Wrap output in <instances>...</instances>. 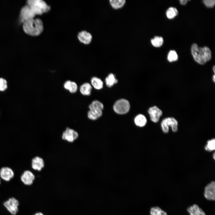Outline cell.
<instances>
[{
    "label": "cell",
    "mask_w": 215,
    "mask_h": 215,
    "mask_svg": "<svg viewBox=\"0 0 215 215\" xmlns=\"http://www.w3.org/2000/svg\"><path fill=\"white\" fill-rule=\"evenodd\" d=\"M35 179V175L29 170L24 171L21 177L22 181L24 184L28 185H31Z\"/></svg>",
    "instance_id": "12"
},
{
    "label": "cell",
    "mask_w": 215,
    "mask_h": 215,
    "mask_svg": "<svg viewBox=\"0 0 215 215\" xmlns=\"http://www.w3.org/2000/svg\"><path fill=\"white\" fill-rule=\"evenodd\" d=\"M150 120L153 122H158L161 117L162 116L163 112L161 109L156 106L150 107L148 110Z\"/></svg>",
    "instance_id": "8"
},
{
    "label": "cell",
    "mask_w": 215,
    "mask_h": 215,
    "mask_svg": "<svg viewBox=\"0 0 215 215\" xmlns=\"http://www.w3.org/2000/svg\"><path fill=\"white\" fill-rule=\"evenodd\" d=\"M78 39L82 43L88 44H90L92 39L91 35L89 33L83 31L79 33L78 35Z\"/></svg>",
    "instance_id": "14"
},
{
    "label": "cell",
    "mask_w": 215,
    "mask_h": 215,
    "mask_svg": "<svg viewBox=\"0 0 215 215\" xmlns=\"http://www.w3.org/2000/svg\"><path fill=\"white\" fill-rule=\"evenodd\" d=\"M36 15L31 8L27 5L23 7L20 12V18L22 21L34 18Z\"/></svg>",
    "instance_id": "10"
},
{
    "label": "cell",
    "mask_w": 215,
    "mask_h": 215,
    "mask_svg": "<svg viewBox=\"0 0 215 215\" xmlns=\"http://www.w3.org/2000/svg\"><path fill=\"white\" fill-rule=\"evenodd\" d=\"M213 70L214 72V73L215 74V66L214 65L213 67Z\"/></svg>",
    "instance_id": "34"
},
{
    "label": "cell",
    "mask_w": 215,
    "mask_h": 215,
    "mask_svg": "<svg viewBox=\"0 0 215 215\" xmlns=\"http://www.w3.org/2000/svg\"><path fill=\"white\" fill-rule=\"evenodd\" d=\"M151 42L153 46L156 47H159L162 44L163 40L161 37L156 36L151 39Z\"/></svg>",
    "instance_id": "27"
},
{
    "label": "cell",
    "mask_w": 215,
    "mask_h": 215,
    "mask_svg": "<svg viewBox=\"0 0 215 215\" xmlns=\"http://www.w3.org/2000/svg\"><path fill=\"white\" fill-rule=\"evenodd\" d=\"M213 158L214 159V160L215 159V153L214 152L213 154Z\"/></svg>",
    "instance_id": "35"
},
{
    "label": "cell",
    "mask_w": 215,
    "mask_h": 215,
    "mask_svg": "<svg viewBox=\"0 0 215 215\" xmlns=\"http://www.w3.org/2000/svg\"><path fill=\"white\" fill-rule=\"evenodd\" d=\"M110 2L113 8L115 9H118L123 6L125 3V0H110Z\"/></svg>",
    "instance_id": "24"
},
{
    "label": "cell",
    "mask_w": 215,
    "mask_h": 215,
    "mask_svg": "<svg viewBox=\"0 0 215 215\" xmlns=\"http://www.w3.org/2000/svg\"><path fill=\"white\" fill-rule=\"evenodd\" d=\"M180 3L182 5H185L187 2V0H181L179 1Z\"/></svg>",
    "instance_id": "31"
},
{
    "label": "cell",
    "mask_w": 215,
    "mask_h": 215,
    "mask_svg": "<svg viewBox=\"0 0 215 215\" xmlns=\"http://www.w3.org/2000/svg\"><path fill=\"white\" fill-rule=\"evenodd\" d=\"M205 150L208 152H212L215 149V139L212 138L208 140L204 147Z\"/></svg>",
    "instance_id": "23"
},
{
    "label": "cell",
    "mask_w": 215,
    "mask_h": 215,
    "mask_svg": "<svg viewBox=\"0 0 215 215\" xmlns=\"http://www.w3.org/2000/svg\"><path fill=\"white\" fill-rule=\"evenodd\" d=\"M134 122L136 126L139 127H143L146 124L147 119L144 115L139 114L135 118Z\"/></svg>",
    "instance_id": "19"
},
{
    "label": "cell",
    "mask_w": 215,
    "mask_h": 215,
    "mask_svg": "<svg viewBox=\"0 0 215 215\" xmlns=\"http://www.w3.org/2000/svg\"><path fill=\"white\" fill-rule=\"evenodd\" d=\"M178 122L177 120L172 117L164 118L160 123L161 130L165 133H168L169 132L170 128L173 132H177L178 129Z\"/></svg>",
    "instance_id": "4"
},
{
    "label": "cell",
    "mask_w": 215,
    "mask_h": 215,
    "mask_svg": "<svg viewBox=\"0 0 215 215\" xmlns=\"http://www.w3.org/2000/svg\"><path fill=\"white\" fill-rule=\"evenodd\" d=\"M63 87L64 88L69 91L72 93H76L78 89L77 84L74 81L67 80L64 84Z\"/></svg>",
    "instance_id": "16"
},
{
    "label": "cell",
    "mask_w": 215,
    "mask_h": 215,
    "mask_svg": "<svg viewBox=\"0 0 215 215\" xmlns=\"http://www.w3.org/2000/svg\"><path fill=\"white\" fill-rule=\"evenodd\" d=\"M105 82L107 86L110 87L118 82V80L116 78L115 75L113 73H110L106 77Z\"/></svg>",
    "instance_id": "21"
},
{
    "label": "cell",
    "mask_w": 215,
    "mask_h": 215,
    "mask_svg": "<svg viewBox=\"0 0 215 215\" xmlns=\"http://www.w3.org/2000/svg\"><path fill=\"white\" fill-rule=\"evenodd\" d=\"M102 110L95 109L89 110L87 113L88 118L93 120L98 119L102 116Z\"/></svg>",
    "instance_id": "17"
},
{
    "label": "cell",
    "mask_w": 215,
    "mask_h": 215,
    "mask_svg": "<svg viewBox=\"0 0 215 215\" xmlns=\"http://www.w3.org/2000/svg\"><path fill=\"white\" fill-rule=\"evenodd\" d=\"M14 176V173L10 168L4 167L0 170V176L3 180L6 181H9Z\"/></svg>",
    "instance_id": "11"
},
{
    "label": "cell",
    "mask_w": 215,
    "mask_h": 215,
    "mask_svg": "<svg viewBox=\"0 0 215 215\" xmlns=\"http://www.w3.org/2000/svg\"><path fill=\"white\" fill-rule=\"evenodd\" d=\"M27 4L36 15H42L50 10V7L42 0H29Z\"/></svg>",
    "instance_id": "3"
},
{
    "label": "cell",
    "mask_w": 215,
    "mask_h": 215,
    "mask_svg": "<svg viewBox=\"0 0 215 215\" xmlns=\"http://www.w3.org/2000/svg\"><path fill=\"white\" fill-rule=\"evenodd\" d=\"M203 1L205 5L208 7H213L215 3L214 0H204Z\"/></svg>",
    "instance_id": "30"
},
{
    "label": "cell",
    "mask_w": 215,
    "mask_h": 215,
    "mask_svg": "<svg viewBox=\"0 0 215 215\" xmlns=\"http://www.w3.org/2000/svg\"><path fill=\"white\" fill-rule=\"evenodd\" d=\"M212 80L213 82L215 83V74H214V75L212 76Z\"/></svg>",
    "instance_id": "33"
},
{
    "label": "cell",
    "mask_w": 215,
    "mask_h": 215,
    "mask_svg": "<svg viewBox=\"0 0 215 215\" xmlns=\"http://www.w3.org/2000/svg\"><path fill=\"white\" fill-rule=\"evenodd\" d=\"M79 137V134L74 130L67 128L62 133V139L70 142H72Z\"/></svg>",
    "instance_id": "7"
},
{
    "label": "cell",
    "mask_w": 215,
    "mask_h": 215,
    "mask_svg": "<svg viewBox=\"0 0 215 215\" xmlns=\"http://www.w3.org/2000/svg\"><path fill=\"white\" fill-rule=\"evenodd\" d=\"M178 56L174 50H171L169 53L167 59L170 62L176 61L178 60Z\"/></svg>",
    "instance_id": "28"
},
{
    "label": "cell",
    "mask_w": 215,
    "mask_h": 215,
    "mask_svg": "<svg viewBox=\"0 0 215 215\" xmlns=\"http://www.w3.org/2000/svg\"><path fill=\"white\" fill-rule=\"evenodd\" d=\"M0 182H1V180H0Z\"/></svg>",
    "instance_id": "36"
},
{
    "label": "cell",
    "mask_w": 215,
    "mask_h": 215,
    "mask_svg": "<svg viewBox=\"0 0 215 215\" xmlns=\"http://www.w3.org/2000/svg\"><path fill=\"white\" fill-rule=\"evenodd\" d=\"M89 109H95L102 110L104 108L103 104L97 100L93 101L89 105Z\"/></svg>",
    "instance_id": "22"
},
{
    "label": "cell",
    "mask_w": 215,
    "mask_h": 215,
    "mask_svg": "<svg viewBox=\"0 0 215 215\" xmlns=\"http://www.w3.org/2000/svg\"><path fill=\"white\" fill-rule=\"evenodd\" d=\"M204 196L207 200L214 201L215 199V182L212 181L205 187Z\"/></svg>",
    "instance_id": "9"
},
{
    "label": "cell",
    "mask_w": 215,
    "mask_h": 215,
    "mask_svg": "<svg viewBox=\"0 0 215 215\" xmlns=\"http://www.w3.org/2000/svg\"><path fill=\"white\" fill-rule=\"evenodd\" d=\"M33 215H44L43 213L41 212L36 213L35 214Z\"/></svg>",
    "instance_id": "32"
},
{
    "label": "cell",
    "mask_w": 215,
    "mask_h": 215,
    "mask_svg": "<svg viewBox=\"0 0 215 215\" xmlns=\"http://www.w3.org/2000/svg\"><path fill=\"white\" fill-rule=\"evenodd\" d=\"M6 80L3 78H0V91H4L7 88Z\"/></svg>",
    "instance_id": "29"
},
{
    "label": "cell",
    "mask_w": 215,
    "mask_h": 215,
    "mask_svg": "<svg viewBox=\"0 0 215 215\" xmlns=\"http://www.w3.org/2000/svg\"><path fill=\"white\" fill-rule=\"evenodd\" d=\"M44 161L41 157L36 156L32 159L31 166L33 169L40 171L44 167Z\"/></svg>",
    "instance_id": "13"
},
{
    "label": "cell",
    "mask_w": 215,
    "mask_h": 215,
    "mask_svg": "<svg viewBox=\"0 0 215 215\" xmlns=\"http://www.w3.org/2000/svg\"><path fill=\"white\" fill-rule=\"evenodd\" d=\"M178 13L177 9L174 7H169L166 12L167 17L169 19H171L174 17Z\"/></svg>",
    "instance_id": "26"
},
{
    "label": "cell",
    "mask_w": 215,
    "mask_h": 215,
    "mask_svg": "<svg viewBox=\"0 0 215 215\" xmlns=\"http://www.w3.org/2000/svg\"><path fill=\"white\" fill-rule=\"evenodd\" d=\"M191 50L194 60L199 64L204 65L211 59V52L207 47H200L196 44L193 43Z\"/></svg>",
    "instance_id": "1"
},
{
    "label": "cell",
    "mask_w": 215,
    "mask_h": 215,
    "mask_svg": "<svg viewBox=\"0 0 215 215\" xmlns=\"http://www.w3.org/2000/svg\"><path fill=\"white\" fill-rule=\"evenodd\" d=\"M130 108L129 102L125 99H121L117 100L113 106L114 111L119 114L126 113L129 111Z\"/></svg>",
    "instance_id": "5"
},
{
    "label": "cell",
    "mask_w": 215,
    "mask_h": 215,
    "mask_svg": "<svg viewBox=\"0 0 215 215\" xmlns=\"http://www.w3.org/2000/svg\"><path fill=\"white\" fill-rule=\"evenodd\" d=\"M92 87L88 82L82 84L79 87V91L81 94L84 96H89L91 93Z\"/></svg>",
    "instance_id": "18"
},
{
    "label": "cell",
    "mask_w": 215,
    "mask_h": 215,
    "mask_svg": "<svg viewBox=\"0 0 215 215\" xmlns=\"http://www.w3.org/2000/svg\"><path fill=\"white\" fill-rule=\"evenodd\" d=\"M187 211L189 215H206L204 211L196 204L188 207Z\"/></svg>",
    "instance_id": "15"
},
{
    "label": "cell",
    "mask_w": 215,
    "mask_h": 215,
    "mask_svg": "<svg viewBox=\"0 0 215 215\" xmlns=\"http://www.w3.org/2000/svg\"><path fill=\"white\" fill-rule=\"evenodd\" d=\"M23 22L24 31L29 35L38 36L43 31V23L40 19L34 18L25 20Z\"/></svg>",
    "instance_id": "2"
},
{
    "label": "cell",
    "mask_w": 215,
    "mask_h": 215,
    "mask_svg": "<svg viewBox=\"0 0 215 215\" xmlns=\"http://www.w3.org/2000/svg\"><path fill=\"white\" fill-rule=\"evenodd\" d=\"M90 82L91 86L96 90H100L103 87V82L101 79L96 77H92Z\"/></svg>",
    "instance_id": "20"
},
{
    "label": "cell",
    "mask_w": 215,
    "mask_h": 215,
    "mask_svg": "<svg viewBox=\"0 0 215 215\" xmlns=\"http://www.w3.org/2000/svg\"><path fill=\"white\" fill-rule=\"evenodd\" d=\"M150 213V215H167V213L158 206L151 208Z\"/></svg>",
    "instance_id": "25"
},
{
    "label": "cell",
    "mask_w": 215,
    "mask_h": 215,
    "mask_svg": "<svg viewBox=\"0 0 215 215\" xmlns=\"http://www.w3.org/2000/svg\"><path fill=\"white\" fill-rule=\"evenodd\" d=\"M19 205V202L14 197L9 199L4 203V206L13 215H15L18 212Z\"/></svg>",
    "instance_id": "6"
}]
</instances>
